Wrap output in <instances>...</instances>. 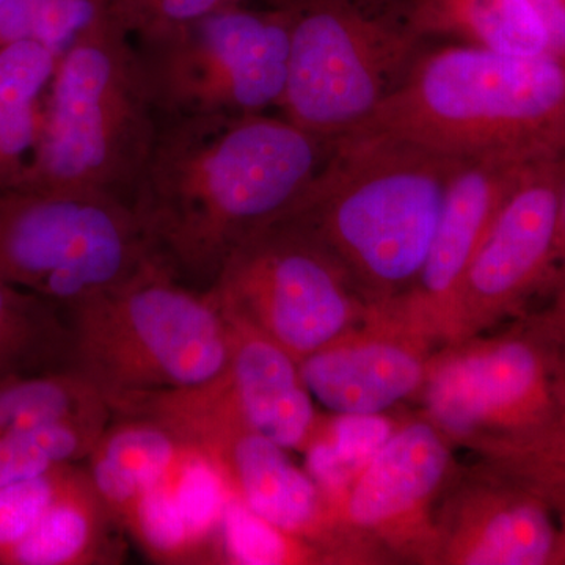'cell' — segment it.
<instances>
[{
  "instance_id": "6da1fadb",
  "label": "cell",
  "mask_w": 565,
  "mask_h": 565,
  "mask_svg": "<svg viewBox=\"0 0 565 565\" xmlns=\"http://www.w3.org/2000/svg\"><path fill=\"white\" fill-rule=\"evenodd\" d=\"M329 145L282 115L161 121L129 203L152 258L207 291L230 255L291 206Z\"/></svg>"
},
{
  "instance_id": "7a4b0ae2",
  "label": "cell",
  "mask_w": 565,
  "mask_h": 565,
  "mask_svg": "<svg viewBox=\"0 0 565 565\" xmlns=\"http://www.w3.org/2000/svg\"><path fill=\"white\" fill-rule=\"evenodd\" d=\"M462 162L388 134L351 131L330 141L277 221L327 248L370 308L386 307L418 277Z\"/></svg>"
},
{
  "instance_id": "3957f363",
  "label": "cell",
  "mask_w": 565,
  "mask_h": 565,
  "mask_svg": "<svg viewBox=\"0 0 565 565\" xmlns=\"http://www.w3.org/2000/svg\"><path fill=\"white\" fill-rule=\"evenodd\" d=\"M352 131L388 134L460 161L557 158L565 151V57L441 47L411 65Z\"/></svg>"
},
{
  "instance_id": "277c9868",
  "label": "cell",
  "mask_w": 565,
  "mask_h": 565,
  "mask_svg": "<svg viewBox=\"0 0 565 565\" xmlns=\"http://www.w3.org/2000/svg\"><path fill=\"white\" fill-rule=\"evenodd\" d=\"M65 311L73 370L114 416L158 394L206 384L232 355V322L214 297L158 262Z\"/></svg>"
},
{
  "instance_id": "5b68a950",
  "label": "cell",
  "mask_w": 565,
  "mask_h": 565,
  "mask_svg": "<svg viewBox=\"0 0 565 565\" xmlns=\"http://www.w3.org/2000/svg\"><path fill=\"white\" fill-rule=\"evenodd\" d=\"M159 128L136 41L107 13L58 57L39 147L20 188L131 203Z\"/></svg>"
},
{
  "instance_id": "8992f818",
  "label": "cell",
  "mask_w": 565,
  "mask_h": 565,
  "mask_svg": "<svg viewBox=\"0 0 565 565\" xmlns=\"http://www.w3.org/2000/svg\"><path fill=\"white\" fill-rule=\"evenodd\" d=\"M559 352L537 326L440 345L418 396L422 414L484 460L515 451L565 426Z\"/></svg>"
},
{
  "instance_id": "52a82bcc",
  "label": "cell",
  "mask_w": 565,
  "mask_h": 565,
  "mask_svg": "<svg viewBox=\"0 0 565 565\" xmlns=\"http://www.w3.org/2000/svg\"><path fill=\"white\" fill-rule=\"evenodd\" d=\"M151 262L131 204L120 199L0 189V281L66 308Z\"/></svg>"
},
{
  "instance_id": "ba28073f",
  "label": "cell",
  "mask_w": 565,
  "mask_h": 565,
  "mask_svg": "<svg viewBox=\"0 0 565 565\" xmlns=\"http://www.w3.org/2000/svg\"><path fill=\"white\" fill-rule=\"evenodd\" d=\"M289 13L288 77L278 109L323 141L366 120L411 66L418 39L362 0H299Z\"/></svg>"
},
{
  "instance_id": "9c48e42d",
  "label": "cell",
  "mask_w": 565,
  "mask_h": 565,
  "mask_svg": "<svg viewBox=\"0 0 565 565\" xmlns=\"http://www.w3.org/2000/svg\"><path fill=\"white\" fill-rule=\"evenodd\" d=\"M136 44L161 121L280 106L289 61V13L281 7L233 3Z\"/></svg>"
},
{
  "instance_id": "30bf717a",
  "label": "cell",
  "mask_w": 565,
  "mask_h": 565,
  "mask_svg": "<svg viewBox=\"0 0 565 565\" xmlns=\"http://www.w3.org/2000/svg\"><path fill=\"white\" fill-rule=\"evenodd\" d=\"M206 292L223 313L258 330L297 363L370 311L330 252L282 221L245 239Z\"/></svg>"
},
{
  "instance_id": "8fae6325",
  "label": "cell",
  "mask_w": 565,
  "mask_h": 565,
  "mask_svg": "<svg viewBox=\"0 0 565 565\" xmlns=\"http://www.w3.org/2000/svg\"><path fill=\"white\" fill-rule=\"evenodd\" d=\"M448 435L423 414L392 437L332 501L340 525L373 564L435 565L437 509L457 473Z\"/></svg>"
},
{
  "instance_id": "7c38bea8",
  "label": "cell",
  "mask_w": 565,
  "mask_h": 565,
  "mask_svg": "<svg viewBox=\"0 0 565 565\" xmlns=\"http://www.w3.org/2000/svg\"><path fill=\"white\" fill-rule=\"evenodd\" d=\"M557 158L533 163L505 196L460 282L444 344L492 329L548 278L559 259L564 169Z\"/></svg>"
},
{
  "instance_id": "4fadbf2b",
  "label": "cell",
  "mask_w": 565,
  "mask_h": 565,
  "mask_svg": "<svg viewBox=\"0 0 565 565\" xmlns=\"http://www.w3.org/2000/svg\"><path fill=\"white\" fill-rule=\"evenodd\" d=\"M228 319L232 355L222 373L206 384L141 401L126 415L145 416L163 426L243 423L288 451L305 452L322 415L316 412L299 363L258 330L232 316Z\"/></svg>"
},
{
  "instance_id": "5bb4252c",
  "label": "cell",
  "mask_w": 565,
  "mask_h": 565,
  "mask_svg": "<svg viewBox=\"0 0 565 565\" xmlns=\"http://www.w3.org/2000/svg\"><path fill=\"white\" fill-rule=\"evenodd\" d=\"M222 475L250 511L319 550L326 564H371L334 515L332 501L288 449L237 422H193L167 427Z\"/></svg>"
},
{
  "instance_id": "9a60e30c",
  "label": "cell",
  "mask_w": 565,
  "mask_h": 565,
  "mask_svg": "<svg viewBox=\"0 0 565 565\" xmlns=\"http://www.w3.org/2000/svg\"><path fill=\"white\" fill-rule=\"evenodd\" d=\"M435 526V565L565 564L563 511L489 462L457 470Z\"/></svg>"
},
{
  "instance_id": "2e32d148",
  "label": "cell",
  "mask_w": 565,
  "mask_h": 565,
  "mask_svg": "<svg viewBox=\"0 0 565 565\" xmlns=\"http://www.w3.org/2000/svg\"><path fill=\"white\" fill-rule=\"evenodd\" d=\"M438 345L393 308H370L366 318L305 356L308 392L337 415H382L419 396Z\"/></svg>"
},
{
  "instance_id": "e0dca14e",
  "label": "cell",
  "mask_w": 565,
  "mask_h": 565,
  "mask_svg": "<svg viewBox=\"0 0 565 565\" xmlns=\"http://www.w3.org/2000/svg\"><path fill=\"white\" fill-rule=\"evenodd\" d=\"M535 162L539 161L484 156L463 161L452 177L418 277L404 296L386 305L438 348L444 344L452 303L479 244L505 196Z\"/></svg>"
},
{
  "instance_id": "ac0fdd59",
  "label": "cell",
  "mask_w": 565,
  "mask_h": 565,
  "mask_svg": "<svg viewBox=\"0 0 565 565\" xmlns=\"http://www.w3.org/2000/svg\"><path fill=\"white\" fill-rule=\"evenodd\" d=\"M125 527L93 484L87 468L71 465L65 484L6 565H104L125 561Z\"/></svg>"
},
{
  "instance_id": "d6986e66",
  "label": "cell",
  "mask_w": 565,
  "mask_h": 565,
  "mask_svg": "<svg viewBox=\"0 0 565 565\" xmlns=\"http://www.w3.org/2000/svg\"><path fill=\"white\" fill-rule=\"evenodd\" d=\"M115 422L93 446L85 468L122 525L132 505L173 473L191 446L145 416H117Z\"/></svg>"
},
{
  "instance_id": "ffe728a7",
  "label": "cell",
  "mask_w": 565,
  "mask_h": 565,
  "mask_svg": "<svg viewBox=\"0 0 565 565\" xmlns=\"http://www.w3.org/2000/svg\"><path fill=\"white\" fill-rule=\"evenodd\" d=\"M405 24L418 40L455 36L504 54H552L533 0H414Z\"/></svg>"
},
{
  "instance_id": "44dd1931",
  "label": "cell",
  "mask_w": 565,
  "mask_h": 565,
  "mask_svg": "<svg viewBox=\"0 0 565 565\" xmlns=\"http://www.w3.org/2000/svg\"><path fill=\"white\" fill-rule=\"evenodd\" d=\"M58 57L33 39L0 47V189L20 188L28 177L41 122V93L50 87Z\"/></svg>"
},
{
  "instance_id": "7402d4cb",
  "label": "cell",
  "mask_w": 565,
  "mask_h": 565,
  "mask_svg": "<svg viewBox=\"0 0 565 565\" xmlns=\"http://www.w3.org/2000/svg\"><path fill=\"white\" fill-rule=\"evenodd\" d=\"M39 294L0 281V379L73 370L68 315Z\"/></svg>"
},
{
  "instance_id": "603a6c76",
  "label": "cell",
  "mask_w": 565,
  "mask_h": 565,
  "mask_svg": "<svg viewBox=\"0 0 565 565\" xmlns=\"http://www.w3.org/2000/svg\"><path fill=\"white\" fill-rule=\"evenodd\" d=\"M111 418L102 394L74 370L0 379V433Z\"/></svg>"
},
{
  "instance_id": "cb8c5ba5",
  "label": "cell",
  "mask_w": 565,
  "mask_h": 565,
  "mask_svg": "<svg viewBox=\"0 0 565 565\" xmlns=\"http://www.w3.org/2000/svg\"><path fill=\"white\" fill-rule=\"evenodd\" d=\"M122 527L158 564H215L214 545L181 504L169 478L143 494Z\"/></svg>"
},
{
  "instance_id": "d4e9b609",
  "label": "cell",
  "mask_w": 565,
  "mask_h": 565,
  "mask_svg": "<svg viewBox=\"0 0 565 565\" xmlns=\"http://www.w3.org/2000/svg\"><path fill=\"white\" fill-rule=\"evenodd\" d=\"M109 423H58L0 433V487L87 460Z\"/></svg>"
},
{
  "instance_id": "484cf974",
  "label": "cell",
  "mask_w": 565,
  "mask_h": 565,
  "mask_svg": "<svg viewBox=\"0 0 565 565\" xmlns=\"http://www.w3.org/2000/svg\"><path fill=\"white\" fill-rule=\"evenodd\" d=\"M215 564H326L313 545L255 514L232 493L218 527Z\"/></svg>"
},
{
  "instance_id": "4316f807",
  "label": "cell",
  "mask_w": 565,
  "mask_h": 565,
  "mask_svg": "<svg viewBox=\"0 0 565 565\" xmlns=\"http://www.w3.org/2000/svg\"><path fill=\"white\" fill-rule=\"evenodd\" d=\"M71 465L0 487V561L39 525L65 484Z\"/></svg>"
},
{
  "instance_id": "83f0119b",
  "label": "cell",
  "mask_w": 565,
  "mask_h": 565,
  "mask_svg": "<svg viewBox=\"0 0 565 565\" xmlns=\"http://www.w3.org/2000/svg\"><path fill=\"white\" fill-rule=\"evenodd\" d=\"M244 0H111L109 13L134 41L158 39Z\"/></svg>"
},
{
  "instance_id": "f1b7e54d",
  "label": "cell",
  "mask_w": 565,
  "mask_h": 565,
  "mask_svg": "<svg viewBox=\"0 0 565 565\" xmlns=\"http://www.w3.org/2000/svg\"><path fill=\"white\" fill-rule=\"evenodd\" d=\"M32 39L61 57L66 47L93 22L110 10L111 0H32Z\"/></svg>"
},
{
  "instance_id": "f546056e",
  "label": "cell",
  "mask_w": 565,
  "mask_h": 565,
  "mask_svg": "<svg viewBox=\"0 0 565 565\" xmlns=\"http://www.w3.org/2000/svg\"><path fill=\"white\" fill-rule=\"evenodd\" d=\"M519 473L546 494H565V426L539 441L522 457Z\"/></svg>"
},
{
  "instance_id": "4dcf8cb0",
  "label": "cell",
  "mask_w": 565,
  "mask_h": 565,
  "mask_svg": "<svg viewBox=\"0 0 565 565\" xmlns=\"http://www.w3.org/2000/svg\"><path fill=\"white\" fill-rule=\"evenodd\" d=\"M559 259H563L565 264V169L559 207ZM539 323L553 340H556L557 343H565V273L563 281L559 282L555 305Z\"/></svg>"
},
{
  "instance_id": "1f68e13d",
  "label": "cell",
  "mask_w": 565,
  "mask_h": 565,
  "mask_svg": "<svg viewBox=\"0 0 565 565\" xmlns=\"http://www.w3.org/2000/svg\"><path fill=\"white\" fill-rule=\"evenodd\" d=\"M544 21L552 54L565 57V0H533Z\"/></svg>"
},
{
  "instance_id": "d6a6232c",
  "label": "cell",
  "mask_w": 565,
  "mask_h": 565,
  "mask_svg": "<svg viewBox=\"0 0 565 565\" xmlns=\"http://www.w3.org/2000/svg\"><path fill=\"white\" fill-rule=\"evenodd\" d=\"M556 393L565 423V348L561 349L556 366Z\"/></svg>"
},
{
  "instance_id": "836d02e7",
  "label": "cell",
  "mask_w": 565,
  "mask_h": 565,
  "mask_svg": "<svg viewBox=\"0 0 565 565\" xmlns=\"http://www.w3.org/2000/svg\"><path fill=\"white\" fill-rule=\"evenodd\" d=\"M273 7H288L292 3L299 2V0H267ZM364 2V0H362Z\"/></svg>"
},
{
  "instance_id": "e575fe53",
  "label": "cell",
  "mask_w": 565,
  "mask_h": 565,
  "mask_svg": "<svg viewBox=\"0 0 565 565\" xmlns=\"http://www.w3.org/2000/svg\"><path fill=\"white\" fill-rule=\"evenodd\" d=\"M2 2H3V0H0V3H2Z\"/></svg>"
},
{
  "instance_id": "d590c367",
  "label": "cell",
  "mask_w": 565,
  "mask_h": 565,
  "mask_svg": "<svg viewBox=\"0 0 565 565\" xmlns=\"http://www.w3.org/2000/svg\"><path fill=\"white\" fill-rule=\"evenodd\" d=\"M561 349H563V348H561Z\"/></svg>"
}]
</instances>
